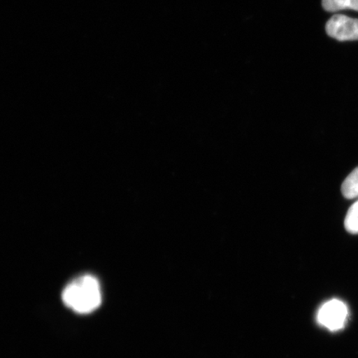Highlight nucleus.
Instances as JSON below:
<instances>
[{
  "mask_svg": "<svg viewBox=\"0 0 358 358\" xmlns=\"http://www.w3.org/2000/svg\"><path fill=\"white\" fill-rule=\"evenodd\" d=\"M62 298L65 306L74 312L92 313L101 304L100 282L92 275L80 276L66 286Z\"/></svg>",
  "mask_w": 358,
  "mask_h": 358,
  "instance_id": "obj_1",
  "label": "nucleus"
},
{
  "mask_svg": "<svg viewBox=\"0 0 358 358\" xmlns=\"http://www.w3.org/2000/svg\"><path fill=\"white\" fill-rule=\"evenodd\" d=\"M347 317L348 308L345 303L338 299L327 302L317 313L319 323L332 331L342 329L345 324Z\"/></svg>",
  "mask_w": 358,
  "mask_h": 358,
  "instance_id": "obj_2",
  "label": "nucleus"
},
{
  "mask_svg": "<svg viewBox=\"0 0 358 358\" xmlns=\"http://www.w3.org/2000/svg\"><path fill=\"white\" fill-rule=\"evenodd\" d=\"M327 34L338 41L358 40V20L336 15L326 24Z\"/></svg>",
  "mask_w": 358,
  "mask_h": 358,
  "instance_id": "obj_3",
  "label": "nucleus"
},
{
  "mask_svg": "<svg viewBox=\"0 0 358 358\" xmlns=\"http://www.w3.org/2000/svg\"><path fill=\"white\" fill-rule=\"evenodd\" d=\"M344 198L355 199L358 198V167L349 174L342 185Z\"/></svg>",
  "mask_w": 358,
  "mask_h": 358,
  "instance_id": "obj_4",
  "label": "nucleus"
},
{
  "mask_svg": "<svg viewBox=\"0 0 358 358\" xmlns=\"http://www.w3.org/2000/svg\"><path fill=\"white\" fill-rule=\"evenodd\" d=\"M323 7L328 12H338L343 10L358 11V0H323Z\"/></svg>",
  "mask_w": 358,
  "mask_h": 358,
  "instance_id": "obj_5",
  "label": "nucleus"
},
{
  "mask_svg": "<svg viewBox=\"0 0 358 358\" xmlns=\"http://www.w3.org/2000/svg\"><path fill=\"white\" fill-rule=\"evenodd\" d=\"M344 226L349 234H358V200L349 208Z\"/></svg>",
  "mask_w": 358,
  "mask_h": 358,
  "instance_id": "obj_6",
  "label": "nucleus"
}]
</instances>
